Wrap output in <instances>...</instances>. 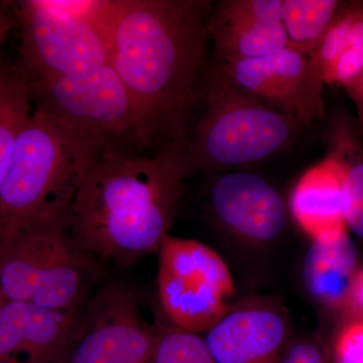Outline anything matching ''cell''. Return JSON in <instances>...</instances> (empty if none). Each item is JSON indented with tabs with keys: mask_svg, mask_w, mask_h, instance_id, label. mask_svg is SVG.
I'll list each match as a JSON object with an SVG mask.
<instances>
[{
	"mask_svg": "<svg viewBox=\"0 0 363 363\" xmlns=\"http://www.w3.org/2000/svg\"><path fill=\"white\" fill-rule=\"evenodd\" d=\"M212 7L209 0H116L111 65L133 98L145 152L185 142Z\"/></svg>",
	"mask_w": 363,
	"mask_h": 363,
	"instance_id": "6da1fadb",
	"label": "cell"
},
{
	"mask_svg": "<svg viewBox=\"0 0 363 363\" xmlns=\"http://www.w3.org/2000/svg\"><path fill=\"white\" fill-rule=\"evenodd\" d=\"M188 176L185 142L156 154L101 157L69 210L74 238L95 259L123 266L157 252Z\"/></svg>",
	"mask_w": 363,
	"mask_h": 363,
	"instance_id": "7a4b0ae2",
	"label": "cell"
},
{
	"mask_svg": "<svg viewBox=\"0 0 363 363\" xmlns=\"http://www.w3.org/2000/svg\"><path fill=\"white\" fill-rule=\"evenodd\" d=\"M194 114L185 138L189 175L266 161L288 150L304 131L236 87L216 60L203 68Z\"/></svg>",
	"mask_w": 363,
	"mask_h": 363,
	"instance_id": "3957f363",
	"label": "cell"
},
{
	"mask_svg": "<svg viewBox=\"0 0 363 363\" xmlns=\"http://www.w3.org/2000/svg\"><path fill=\"white\" fill-rule=\"evenodd\" d=\"M101 157L96 145L33 109L0 186V230L68 214Z\"/></svg>",
	"mask_w": 363,
	"mask_h": 363,
	"instance_id": "277c9868",
	"label": "cell"
},
{
	"mask_svg": "<svg viewBox=\"0 0 363 363\" xmlns=\"http://www.w3.org/2000/svg\"><path fill=\"white\" fill-rule=\"evenodd\" d=\"M96 264L74 238L69 213L0 230V293L6 301L79 311Z\"/></svg>",
	"mask_w": 363,
	"mask_h": 363,
	"instance_id": "5b68a950",
	"label": "cell"
},
{
	"mask_svg": "<svg viewBox=\"0 0 363 363\" xmlns=\"http://www.w3.org/2000/svg\"><path fill=\"white\" fill-rule=\"evenodd\" d=\"M28 87L35 111L96 145L102 157L145 154L133 98L111 64Z\"/></svg>",
	"mask_w": 363,
	"mask_h": 363,
	"instance_id": "8992f818",
	"label": "cell"
},
{
	"mask_svg": "<svg viewBox=\"0 0 363 363\" xmlns=\"http://www.w3.org/2000/svg\"><path fill=\"white\" fill-rule=\"evenodd\" d=\"M26 82L87 75L111 64L108 30L66 13L52 0L11 1Z\"/></svg>",
	"mask_w": 363,
	"mask_h": 363,
	"instance_id": "52a82bcc",
	"label": "cell"
},
{
	"mask_svg": "<svg viewBox=\"0 0 363 363\" xmlns=\"http://www.w3.org/2000/svg\"><path fill=\"white\" fill-rule=\"evenodd\" d=\"M157 252L160 301L179 329L207 332L230 313L235 286L218 253L199 241L169 234Z\"/></svg>",
	"mask_w": 363,
	"mask_h": 363,
	"instance_id": "ba28073f",
	"label": "cell"
},
{
	"mask_svg": "<svg viewBox=\"0 0 363 363\" xmlns=\"http://www.w3.org/2000/svg\"><path fill=\"white\" fill-rule=\"evenodd\" d=\"M156 339L133 293L107 286L79 314L67 363H150Z\"/></svg>",
	"mask_w": 363,
	"mask_h": 363,
	"instance_id": "9c48e42d",
	"label": "cell"
},
{
	"mask_svg": "<svg viewBox=\"0 0 363 363\" xmlns=\"http://www.w3.org/2000/svg\"><path fill=\"white\" fill-rule=\"evenodd\" d=\"M218 63L236 87L293 119L303 130L323 123L324 83L306 55L285 48L271 56Z\"/></svg>",
	"mask_w": 363,
	"mask_h": 363,
	"instance_id": "30bf717a",
	"label": "cell"
},
{
	"mask_svg": "<svg viewBox=\"0 0 363 363\" xmlns=\"http://www.w3.org/2000/svg\"><path fill=\"white\" fill-rule=\"evenodd\" d=\"M207 205L217 221L245 240L266 242L278 238L286 223V207L274 186L252 172L215 176Z\"/></svg>",
	"mask_w": 363,
	"mask_h": 363,
	"instance_id": "8fae6325",
	"label": "cell"
},
{
	"mask_svg": "<svg viewBox=\"0 0 363 363\" xmlns=\"http://www.w3.org/2000/svg\"><path fill=\"white\" fill-rule=\"evenodd\" d=\"M79 311L7 301L0 316V363H67Z\"/></svg>",
	"mask_w": 363,
	"mask_h": 363,
	"instance_id": "7c38bea8",
	"label": "cell"
},
{
	"mask_svg": "<svg viewBox=\"0 0 363 363\" xmlns=\"http://www.w3.org/2000/svg\"><path fill=\"white\" fill-rule=\"evenodd\" d=\"M285 320L269 309L230 312L204 337L215 363H281Z\"/></svg>",
	"mask_w": 363,
	"mask_h": 363,
	"instance_id": "4fadbf2b",
	"label": "cell"
},
{
	"mask_svg": "<svg viewBox=\"0 0 363 363\" xmlns=\"http://www.w3.org/2000/svg\"><path fill=\"white\" fill-rule=\"evenodd\" d=\"M208 33L215 60L220 63L271 56L286 48L281 23L272 25L248 16L238 0H223L212 7Z\"/></svg>",
	"mask_w": 363,
	"mask_h": 363,
	"instance_id": "5bb4252c",
	"label": "cell"
},
{
	"mask_svg": "<svg viewBox=\"0 0 363 363\" xmlns=\"http://www.w3.org/2000/svg\"><path fill=\"white\" fill-rule=\"evenodd\" d=\"M343 188L342 169L327 155L298 179L291 209L298 225L313 240L332 231L347 230Z\"/></svg>",
	"mask_w": 363,
	"mask_h": 363,
	"instance_id": "9a60e30c",
	"label": "cell"
},
{
	"mask_svg": "<svg viewBox=\"0 0 363 363\" xmlns=\"http://www.w3.org/2000/svg\"><path fill=\"white\" fill-rule=\"evenodd\" d=\"M357 252L347 230L332 231L313 240L306 253L303 279L318 302L338 309L350 303L357 276Z\"/></svg>",
	"mask_w": 363,
	"mask_h": 363,
	"instance_id": "2e32d148",
	"label": "cell"
},
{
	"mask_svg": "<svg viewBox=\"0 0 363 363\" xmlns=\"http://www.w3.org/2000/svg\"><path fill=\"white\" fill-rule=\"evenodd\" d=\"M357 121L345 112L327 119L324 142L327 156L342 169L344 214L347 228L363 238V143Z\"/></svg>",
	"mask_w": 363,
	"mask_h": 363,
	"instance_id": "e0dca14e",
	"label": "cell"
},
{
	"mask_svg": "<svg viewBox=\"0 0 363 363\" xmlns=\"http://www.w3.org/2000/svg\"><path fill=\"white\" fill-rule=\"evenodd\" d=\"M33 107L28 83L16 64L0 62V186L6 176L14 145Z\"/></svg>",
	"mask_w": 363,
	"mask_h": 363,
	"instance_id": "ac0fdd59",
	"label": "cell"
},
{
	"mask_svg": "<svg viewBox=\"0 0 363 363\" xmlns=\"http://www.w3.org/2000/svg\"><path fill=\"white\" fill-rule=\"evenodd\" d=\"M343 1L338 0H283L281 25L286 48L309 56L330 28Z\"/></svg>",
	"mask_w": 363,
	"mask_h": 363,
	"instance_id": "d6986e66",
	"label": "cell"
},
{
	"mask_svg": "<svg viewBox=\"0 0 363 363\" xmlns=\"http://www.w3.org/2000/svg\"><path fill=\"white\" fill-rule=\"evenodd\" d=\"M150 363H215L204 338L173 329L157 336Z\"/></svg>",
	"mask_w": 363,
	"mask_h": 363,
	"instance_id": "ffe728a7",
	"label": "cell"
},
{
	"mask_svg": "<svg viewBox=\"0 0 363 363\" xmlns=\"http://www.w3.org/2000/svg\"><path fill=\"white\" fill-rule=\"evenodd\" d=\"M362 71L363 45H348L325 72L323 82L346 89L359 77Z\"/></svg>",
	"mask_w": 363,
	"mask_h": 363,
	"instance_id": "44dd1931",
	"label": "cell"
},
{
	"mask_svg": "<svg viewBox=\"0 0 363 363\" xmlns=\"http://www.w3.org/2000/svg\"><path fill=\"white\" fill-rule=\"evenodd\" d=\"M335 363H363V321L346 326L334 347Z\"/></svg>",
	"mask_w": 363,
	"mask_h": 363,
	"instance_id": "7402d4cb",
	"label": "cell"
},
{
	"mask_svg": "<svg viewBox=\"0 0 363 363\" xmlns=\"http://www.w3.org/2000/svg\"><path fill=\"white\" fill-rule=\"evenodd\" d=\"M281 363H325V360L317 346L302 342L294 345L281 357Z\"/></svg>",
	"mask_w": 363,
	"mask_h": 363,
	"instance_id": "603a6c76",
	"label": "cell"
},
{
	"mask_svg": "<svg viewBox=\"0 0 363 363\" xmlns=\"http://www.w3.org/2000/svg\"><path fill=\"white\" fill-rule=\"evenodd\" d=\"M14 28H18L13 2L0 1V62L2 61V47L6 38Z\"/></svg>",
	"mask_w": 363,
	"mask_h": 363,
	"instance_id": "cb8c5ba5",
	"label": "cell"
},
{
	"mask_svg": "<svg viewBox=\"0 0 363 363\" xmlns=\"http://www.w3.org/2000/svg\"><path fill=\"white\" fill-rule=\"evenodd\" d=\"M348 96L352 100L357 109V124L360 135L363 138V71L360 74L359 77L346 88Z\"/></svg>",
	"mask_w": 363,
	"mask_h": 363,
	"instance_id": "d4e9b609",
	"label": "cell"
},
{
	"mask_svg": "<svg viewBox=\"0 0 363 363\" xmlns=\"http://www.w3.org/2000/svg\"><path fill=\"white\" fill-rule=\"evenodd\" d=\"M350 303L357 309L363 311V269L355 276L351 288Z\"/></svg>",
	"mask_w": 363,
	"mask_h": 363,
	"instance_id": "484cf974",
	"label": "cell"
},
{
	"mask_svg": "<svg viewBox=\"0 0 363 363\" xmlns=\"http://www.w3.org/2000/svg\"><path fill=\"white\" fill-rule=\"evenodd\" d=\"M6 302L7 301L6 298H4V296H2L1 293H0V316H1L2 309H4V305H6Z\"/></svg>",
	"mask_w": 363,
	"mask_h": 363,
	"instance_id": "4316f807",
	"label": "cell"
}]
</instances>
